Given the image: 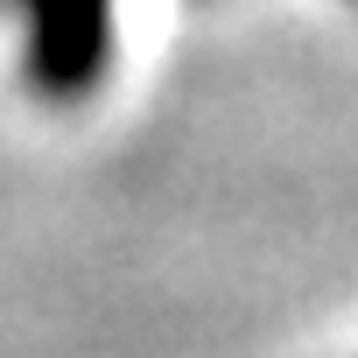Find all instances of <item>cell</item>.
I'll return each instance as SVG.
<instances>
[{"label":"cell","mask_w":358,"mask_h":358,"mask_svg":"<svg viewBox=\"0 0 358 358\" xmlns=\"http://www.w3.org/2000/svg\"><path fill=\"white\" fill-rule=\"evenodd\" d=\"M22 15V78L43 106H85L113 71V0H8Z\"/></svg>","instance_id":"6da1fadb"}]
</instances>
